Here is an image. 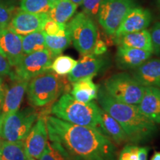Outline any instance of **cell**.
I'll use <instances>...</instances> for the list:
<instances>
[{"mask_svg": "<svg viewBox=\"0 0 160 160\" xmlns=\"http://www.w3.org/2000/svg\"><path fill=\"white\" fill-rule=\"evenodd\" d=\"M99 107L122 126L129 142L138 144L149 141L158 131L157 124L145 117L137 105L123 103L113 99L103 86L99 88L97 98Z\"/></svg>", "mask_w": 160, "mask_h": 160, "instance_id": "7a4b0ae2", "label": "cell"}, {"mask_svg": "<svg viewBox=\"0 0 160 160\" xmlns=\"http://www.w3.org/2000/svg\"><path fill=\"white\" fill-rule=\"evenodd\" d=\"M42 31L45 32V34L49 36H59L62 37L68 33L67 25L66 24L58 23L49 18L46 21L44 25Z\"/></svg>", "mask_w": 160, "mask_h": 160, "instance_id": "f1b7e54d", "label": "cell"}, {"mask_svg": "<svg viewBox=\"0 0 160 160\" xmlns=\"http://www.w3.org/2000/svg\"><path fill=\"white\" fill-rule=\"evenodd\" d=\"M0 160H2V158H1V156H0Z\"/></svg>", "mask_w": 160, "mask_h": 160, "instance_id": "b9f144b4", "label": "cell"}, {"mask_svg": "<svg viewBox=\"0 0 160 160\" xmlns=\"http://www.w3.org/2000/svg\"><path fill=\"white\" fill-rule=\"evenodd\" d=\"M49 140L59 144L72 160H117L113 142L99 130L45 117Z\"/></svg>", "mask_w": 160, "mask_h": 160, "instance_id": "6da1fadb", "label": "cell"}, {"mask_svg": "<svg viewBox=\"0 0 160 160\" xmlns=\"http://www.w3.org/2000/svg\"><path fill=\"white\" fill-rule=\"evenodd\" d=\"M48 19V13H32L21 10L12 17L7 28L24 37L33 32L42 31Z\"/></svg>", "mask_w": 160, "mask_h": 160, "instance_id": "30bf717a", "label": "cell"}, {"mask_svg": "<svg viewBox=\"0 0 160 160\" xmlns=\"http://www.w3.org/2000/svg\"><path fill=\"white\" fill-rule=\"evenodd\" d=\"M108 59L102 55L93 53L82 55L74 68L68 76V80L73 83L85 77H94L108 66Z\"/></svg>", "mask_w": 160, "mask_h": 160, "instance_id": "8fae6325", "label": "cell"}, {"mask_svg": "<svg viewBox=\"0 0 160 160\" xmlns=\"http://www.w3.org/2000/svg\"><path fill=\"white\" fill-rule=\"evenodd\" d=\"M113 99L123 103L137 105L145 93V87L131 74L118 73L105 80L102 85Z\"/></svg>", "mask_w": 160, "mask_h": 160, "instance_id": "5b68a950", "label": "cell"}, {"mask_svg": "<svg viewBox=\"0 0 160 160\" xmlns=\"http://www.w3.org/2000/svg\"><path fill=\"white\" fill-rule=\"evenodd\" d=\"M66 25L77 51L82 55L93 53L99 39L98 29L93 19L81 12L73 17Z\"/></svg>", "mask_w": 160, "mask_h": 160, "instance_id": "8992f818", "label": "cell"}, {"mask_svg": "<svg viewBox=\"0 0 160 160\" xmlns=\"http://www.w3.org/2000/svg\"><path fill=\"white\" fill-rule=\"evenodd\" d=\"M5 90V86L3 84V79L2 78V76H0V113H1L2 108V105H3Z\"/></svg>", "mask_w": 160, "mask_h": 160, "instance_id": "8d00e7d4", "label": "cell"}, {"mask_svg": "<svg viewBox=\"0 0 160 160\" xmlns=\"http://www.w3.org/2000/svg\"><path fill=\"white\" fill-rule=\"evenodd\" d=\"M38 160H72L65 150L55 142H48L45 151Z\"/></svg>", "mask_w": 160, "mask_h": 160, "instance_id": "4316f807", "label": "cell"}, {"mask_svg": "<svg viewBox=\"0 0 160 160\" xmlns=\"http://www.w3.org/2000/svg\"><path fill=\"white\" fill-rule=\"evenodd\" d=\"M0 156L2 160H35L28 154L24 141L0 139Z\"/></svg>", "mask_w": 160, "mask_h": 160, "instance_id": "7402d4cb", "label": "cell"}, {"mask_svg": "<svg viewBox=\"0 0 160 160\" xmlns=\"http://www.w3.org/2000/svg\"><path fill=\"white\" fill-rule=\"evenodd\" d=\"M150 148L148 146L139 147V158L138 160H148V155Z\"/></svg>", "mask_w": 160, "mask_h": 160, "instance_id": "d590c367", "label": "cell"}, {"mask_svg": "<svg viewBox=\"0 0 160 160\" xmlns=\"http://www.w3.org/2000/svg\"><path fill=\"white\" fill-rule=\"evenodd\" d=\"M52 8L49 0H22L20 9L32 13H48Z\"/></svg>", "mask_w": 160, "mask_h": 160, "instance_id": "83f0119b", "label": "cell"}, {"mask_svg": "<svg viewBox=\"0 0 160 160\" xmlns=\"http://www.w3.org/2000/svg\"><path fill=\"white\" fill-rule=\"evenodd\" d=\"M137 107L145 117L156 124H160V88L145 87V93Z\"/></svg>", "mask_w": 160, "mask_h": 160, "instance_id": "e0dca14e", "label": "cell"}, {"mask_svg": "<svg viewBox=\"0 0 160 160\" xmlns=\"http://www.w3.org/2000/svg\"><path fill=\"white\" fill-rule=\"evenodd\" d=\"M151 21L152 14L149 10L136 6L128 12L124 19L113 36V39H117L128 33L147 29Z\"/></svg>", "mask_w": 160, "mask_h": 160, "instance_id": "4fadbf2b", "label": "cell"}, {"mask_svg": "<svg viewBox=\"0 0 160 160\" xmlns=\"http://www.w3.org/2000/svg\"><path fill=\"white\" fill-rule=\"evenodd\" d=\"M13 82L10 86H5L3 105L0 113V119L19 111L27 91L29 81L19 78L12 77Z\"/></svg>", "mask_w": 160, "mask_h": 160, "instance_id": "5bb4252c", "label": "cell"}, {"mask_svg": "<svg viewBox=\"0 0 160 160\" xmlns=\"http://www.w3.org/2000/svg\"><path fill=\"white\" fill-rule=\"evenodd\" d=\"M101 108L93 102L78 101L71 93H64L51 106L54 117L77 125L88 126L99 130Z\"/></svg>", "mask_w": 160, "mask_h": 160, "instance_id": "3957f363", "label": "cell"}, {"mask_svg": "<svg viewBox=\"0 0 160 160\" xmlns=\"http://www.w3.org/2000/svg\"><path fill=\"white\" fill-rule=\"evenodd\" d=\"M102 0H83L82 3V12L92 19L97 17Z\"/></svg>", "mask_w": 160, "mask_h": 160, "instance_id": "f546056e", "label": "cell"}, {"mask_svg": "<svg viewBox=\"0 0 160 160\" xmlns=\"http://www.w3.org/2000/svg\"><path fill=\"white\" fill-rule=\"evenodd\" d=\"M77 7L70 0H59L53 5L48 14L50 19L58 23L67 24L73 17Z\"/></svg>", "mask_w": 160, "mask_h": 160, "instance_id": "603a6c76", "label": "cell"}, {"mask_svg": "<svg viewBox=\"0 0 160 160\" xmlns=\"http://www.w3.org/2000/svg\"><path fill=\"white\" fill-rule=\"evenodd\" d=\"M149 31L153 45V53L160 57V21L153 24Z\"/></svg>", "mask_w": 160, "mask_h": 160, "instance_id": "1f68e13d", "label": "cell"}, {"mask_svg": "<svg viewBox=\"0 0 160 160\" xmlns=\"http://www.w3.org/2000/svg\"><path fill=\"white\" fill-rule=\"evenodd\" d=\"M22 43L25 55L47 49L45 45V33L43 31L33 32L22 37Z\"/></svg>", "mask_w": 160, "mask_h": 160, "instance_id": "cb8c5ba5", "label": "cell"}, {"mask_svg": "<svg viewBox=\"0 0 160 160\" xmlns=\"http://www.w3.org/2000/svg\"><path fill=\"white\" fill-rule=\"evenodd\" d=\"M114 42L118 45L133 48L153 53V45L150 31L147 29L123 35Z\"/></svg>", "mask_w": 160, "mask_h": 160, "instance_id": "ffe728a7", "label": "cell"}, {"mask_svg": "<svg viewBox=\"0 0 160 160\" xmlns=\"http://www.w3.org/2000/svg\"><path fill=\"white\" fill-rule=\"evenodd\" d=\"M48 133L45 117H40L37 119L31 131L24 140L25 150L30 157L39 159L47 145Z\"/></svg>", "mask_w": 160, "mask_h": 160, "instance_id": "7c38bea8", "label": "cell"}, {"mask_svg": "<svg viewBox=\"0 0 160 160\" xmlns=\"http://www.w3.org/2000/svg\"><path fill=\"white\" fill-rule=\"evenodd\" d=\"M13 8L0 3V32L5 30L11 22Z\"/></svg>", "mask_w": 160, "mask_h": 160, "instance_id": "d6a6232c", "label": "cell"}, {"mask_svg": "<svg viewBox=\"0 0 160 160\" xmlns=\"http://www.w3.org/2000/svg\"><path fill=\"white\" fill-rule=\"evenodd\" d=\"M136 6L134 0H102L97 17L98 22L107 34L113 37L128 12Z\"/></svg>", "mask_w": 160, "mask_h": 160, "instance_id": "ba28073f", "label": "cell"}, {"mask_svg": "<svg viewBox=\"0 0 160 160\" xmlns=\"http://www.w3.org/2000/svg\"><path fill=\"white\" fill-rule=\"evenodd\" d=\"M38 118L35 109L26 108L0 119V137L9 142L24 141Z\"/></svg>", "mask_w": 160, "mask_h": 160, "instance_id": "52a82bcc", "label": "cell"}, {"mask_svg": "<svg viewBox=\"0 0 160 160\" xmlns=\"http://www.w3.org/2000/svg\"><path fill=\"white\" fill-rule=\"evenodd\" d=\"M65 84L59 75L46 71L29 81L28 99L33 107H44L55 101L62 93Z\"/></svg>", "mask_w": 160, "mask_h": 160, "instance_id": "277c9868", "label": "cell"}, {"mask_svg": "<svg viewBox=\"0 0 160 160\" xmlns=\"http://www.w3.org/2000/svg\"><path fill=\"white\" fill-rule=\"evenodd\" d=\"M131 75L145 87L160 88V59H149L133 70Z\"/></svg>", "mask_w": 160, "mask_h": 160, "instance_id": "ac0fdd59", "label": "cell"}, {"mask_svg": "<svg viewBox=\"0 0 160 160\" xmlns=\"http://www.w3.org/2000/svg\"><path fill=\"white\" fill-rule=\"evenodd\" d=\"M151 160H160V151L154 152Z\"/></svg>", "mask_w": 160, "mask_h": 160, "instance_id": "74e56055", "label": "cell"}, {"mask_svg": "<svg viewBox=\"0 0 160 160\" xmlns=\"http://www.w3.org/2000/svg\"><path fill=\"white\" fill-rule=\"evenodd\" d=\"M99 130L117 145L129 142L127 135L119 123L102 108Z\"/></svg>", "mask_w": 160, "mask_h": 160, "instance_id": "d6986e66", "label": "cell"}, {"mask_svg": "<svg viewBox=\"0 0 160 160\" xmlns=\"http://www.w3.org/2000/svg\"><path fill=\"white\" fill-rule=\"evenodd\" d=\"M70 1L72 2H73V3H74L76 5L81 6L83 0H70Z\"/></svg>", "mask_w": 160, "mask_h": 160, "instance_id": "f35d334b", "label": "cell"}, {"mask_svg": "<svg viewBox=\"0 0 160 160\" xmlns=\"http://www.w3.org/2000/svg\"><path fill=\"white\" fill-rule=\"evenodd\" d=\"M0 53L10 65L16 67L24 57L22 36L8 28L0 32Z\"/></svg>", "mask_w": 160, "mask_h": 160, "instance_id": "9a60e30c", "label": "cell"}, {"mask_svg": "<svg viewBox=\"0 0 160 160\" xmlns=\"http://www.w3.org/2000/svg\"><path fill=\"white\" fill-rule=\"evenodd\" d=\"M99 88L93 82V77H85L73 83L71 94L82 102L88 103L97 99Z\"/></svg>", "mask_w": 160, "mask_h": 160, "instance_id": "44dd1931", "label": "cell"}, {"mask_svg": "<svg viewBox=\"0 0 160 160\" xmlns=\"http://www.w3.org/2000/svg\"><path fill=\"white\" fill-rule=\"evenodd\" d=\"M106 51H107V46L105 43L102 39H98L92 53L95 55H103Z\"/></svg>", "mask_w": 160, "mask_h": 160, "instance_id": "e575fe53", "label": "cell"}, {"mask_svg": "<svg viewBox=\"0 0 160 160\" xmlns=\"http://www.w3.org/2000/svg\"><path fill=\"white\" fill-rule=\"evenodd\" d=\"M71 43V38L69 32L62 37L59 36H49L45 34L46 48L53 57L61 54Z\"/></svg>", "mask_w": 160, "mask_h": 160, "instance_id": "d4e9b609", "label": "cell"}, {"mask_svg": "<svg viewBox=\"0 0 160 160\" xmlns=\"http://www.w3.org/2000/svg\"><path fill=\"white\" fill-rule=\"evenodd\" d=\"M53 58L47 49L24 55L19 63L15 67V73H12L11 77L30 81L51 70Z\"/></svg>", "mask_w": 160, "mask_h": 160, "instance_id": "9c48e42d", "label": "cell"}, {"mask_svg": "<svg viewBox=\"0 0 160 160\" xmlns=\"http://www.w3.org/2000/svg\"><path fill=\"white\" fill-rule=\"evenodd\" d=\"M153 53L143 50L118 45L116 63L122 70H134L151 57Z\"/></svg>", "mask_w": 160, "mask_h": 160, "instance_id": "2e32d148", "label": "cell"}, {"mask_svg": "<svg viewBox=\"0 0 160 160\" xmlns=\"http://www.w3.org/2000/svg\"><path fill=\"white\" fill-rule=\"evenodd\" d=\"M77 63V60L69 56H58L52 62L51 70L59 76L68 75Z\"/></svg>", "mask_w": 160, "mask_h": 160, "instance_id": "484cf974", "label": "cell"}, {"mask_svg": "<svg viewBox=\"0 0 160 160\" xmlns=\"http://www.w3.org/2000/svg\"><path fill=\"white\" fill-rule=\"evenodd\" d=\"M139 152V146L134 144H128L120 152L118 160H138Z\"/></svg>", "mask_w": 160, "mask_h": 160, "instance_id": "4dcf8cb0", "label": "cell"}, {"mask_svg": "<svg viewBox=\"0 0 160 160\" xmlns=\"http://www.w3.org/2000/svg\"><path fill=\"white\" fill-rule=\"evenodd\" d=\"M157 9L159 10V11L160 13V0H157Z\"/></svg>", "mask_w": 160, "mask_h": 160, "instance_id": "ab89813d", "label": "cell"}, {"mask_svg": "<svg viewBox=\"0 0 160 160\" xmlns=\"http://www.w3.org/2000/svg\"><path fill=\"white\" fill-rule=\"evenodd\" d=\"M57 1H59V0H49V2H50V3L51 4V5L53 6V5H54V4L57 2Z\"/></svg>", "mask_w": 160, "mask_h": 160, "instance_id": "60d3db41", "label": "cell"}, {"mask_svg": "<svg viewBox=\"0 0 160 160\" xmlns=\"http://www.w3.org/2000/svg\"><path fill=\"white\" fill-rule=\"evenodd\" d=\"M11 67L8 60L0 53V76H11Z\"/></svg>", "mask_w": 160, "mask_h": 160, "instance_id": "836d02e7", "label": "cell"}]
</instances>
